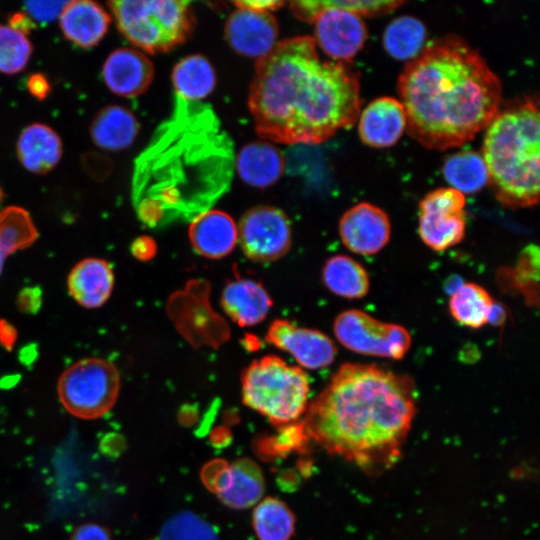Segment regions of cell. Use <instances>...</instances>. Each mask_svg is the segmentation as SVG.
Listing matches in <instances>:
<instances>
[{
	"mask_svg": "<svg viewBox=\"0 0 540 540\" xmlns=\"http://www.w3.org/2000/svg\"><path fill=\"white\" fill-rule=\"evenodd\" d=\"M17 306L23 313H37L42 306V290L36 286L23 288L17 296Z\"/></svg>",
	"mask_w": 540,
	"mask_h": 540,
	"instance_id": "cell-36",
	"label": "cell"
},
{
	"mask_svg": "<svg viewBox=\"0 0 540 540\" xmlns=\"http://www.w3.org/2000/svg\"><path fill=\"white\" fill-rule=\"evenodd\" d=\"M466 199L451 187L428 192L419 202L418 232L430 249L441 252L459 244L466 233Z\"/></svg>",
	"mask_w": 540,
	"mask_h": 540,
	"instance_id": "cell-10",
	"label": "cell"
},
{
	"mask_svg": "<svg viewBox=\"0 0 540 540\" xmlns=\"http://www.w3.org/2000/svg\"><path fill=\"white\" fill-rule=\"evenodd\" d=\"M241 393L243 403L273 425L295 424L309 405L310 381L300 367L267 355L244 369Z\"/></svg>",
	"mask_w": 540,
	"mask_h": 540,
	"instance_id": "cell-5",
	"label": "cell"
},
{
	"mask_svg": "<svg viewBox=\"0 0 540 540\" xmlns=\"http://www.w3.org/2000/svg\"><path fill=\"white\" fill-rule=\"evenodd\" d=\"M67 1H27L25 2V14L31 20L40 23H47L55 18H59Z\"/></svg>",
	"mask_w": 540,
	"mask_h": 540,
	"instance_id": "cell-35",
	"label": "cell"
},
{
	"mask_svg": "<svg viewBox=\"0 0 540 540\" xmlns=\"http://www.w3.org/2000/svg\"><path fill=\"white\" fill-rule=\"evenodd\" d=\"M494 304L485 288L468 282L452 292L448 307L452 318L460 325L479 329L489 322Z\"/></svg>",
	"mask_w": 540,
	"mask_h": 540,
	"instance_id": "cell-27",
	"label": "cell"
},
{
	"mask_svg": "<svg viewBox=\"0 0 540 540\" xmlns=\"http://www.w3.org/2000/svg\"><path fill=\"white\" fill-rule=\"evenodd\" d=\"M415 414L411 377L374 364L345 363L294 427L298 439L374 473L397 462Z\"/></svg>",
	"mask_w": 540,
	"mask_h": 540,
	"instance_id": "cell-2",
	"label": "cell"
},
{
	"mask_svg": "<svg viewBox=\"0 0 540 540\" xmlns=\"http://www.w3.org/2000/svg\"><path fill=\"white\" fill-rule=\"evenodd\" d=\"M70 296L81 306L99 308L110 298L114 273L110 263L101 258H85L74 265L67 277Z\"/></svg>",
	"mask_w": 540,
	"mask_h": 540,
	"instance_id": "cell-20",
	"label": "cell"
},
{
	"mask_svg": "<svg viewBox=\"0 0 540 540\" xmlns=\"http://www.w3.org/2000/svg\"><path fill=\"white\" fill-rule=\"evenodd\" d=\"M131 248L133 255L141 260L148 259L154 251L153 242L147 237H141L135 240Z\"/></svg>",
	"mask_w": 540,
	"mask_h": 540,
	"instance_id": "cell-41",
	"label": "cell"
},
{
	"mask_svg": "<svg viewBox=\"0 0 540 540\" xmlns=\"http://www.w3.org/2000/svg\"><path fill=\"white\" fill-rule=\"evenodd\" d=\"M538 263H539V251L536 246L530 245L526 247L520 255L517 265L511 271V280L513 287L519 289L524 294H528L527 297L533 303L531 295L533 296V289L537 292L538 284ZM537 299V297L534 295Z\"/></svg>",
	"mask_w": 540,
	"mask_h": 540,
	"instance_id": "cell-34",
	"label": "cell"
},
{
	"mask_svg": "<svg viewBox=\"0 0 540 540\" xmlns=\"http://www.w3.org/2000/svg\"><path fill=\"white\" fill-rule=\"evenodd\" d=\"M38 231L29 212L20 206L0 210V251L6 257L30 247Z\"/></svg>",
	"mask_w": 540,
	"mask_h": 540,
	"instance_id": "cell-31",
	"label": "cell"
},
{
	"mask_svg": "<svg viewBox=\"0 0 540 540\" xmlns=\"http://www.w3.org/2000/svg\"><path fill=\"white\" fill-rule=\"evenodd\" d=\"M266 340L289 353L300 366L311 370L326 368L337 354V347L328 335L283 319L270 325Z\"/></svg>",
	"mask_w": 540,
	"mask_h": 540,
	"instance_id": "cell-13",
	"label": "cell"
},
{
	"mask_svg": "<svg viewBox=\"0 0 540 540\" xmlns=\"http://www.w3.org/2000/svg\"><path fill=\"white\" fill-rule=\"evenodd\" d=\"M4 258H5V256H4L3 253L0 251V275H1V273H2L3 266H4Z\"/></svg>",
	"mask_w": 540,
	"mask_h": 540,
	"instance_id": "cell-43",
	"label": "cell"
},
{
	"mask_svg": "<svg viewBox=\"0 0 540 540\" xmlns=\"http://www.w3.org/2000/svg\"><path fill=\"white\" fill-rule=\"evenodd\" d=\"M403 1H320L290 2L293 14L314 23V41L333 61L347 62L362 49L367 28L362 17L384 15Z\"/></svg>",
	"mask_w": 540,
	"mask_h": 540,
	"instance_id": "cell-6",
	"label": "cell"
},
{
	"mask_svg": "<svg viewBox=\"0 0 540 540\" xmlns=\"http://www.w3.org/2000/svg\"><path fill=\"white\" fill-rule=\"evenodd\" d=\"M27 87L30 94L39 100L46 98L50 92L48 80L40 73L33 74L29 77Z\"/></svg>",
	"mask_w": 540,
	"mask_h": 540,
	"instance_id": "cell-38",
	"label": "cell"
},
{
	"mask_svg": "<svg viewBox=\"0 0 540 540\" xmlns=\"http://www.w3.org/2000/svg\"><path fill=\"white\" fill-rule=\"evenodd\" d=\"M64 36L82 48L97 45L106 35L111 16L99 3L90 0L67 1L60 16Z\"/></svg>",
	"mask_w": 540,
	"mask_h": 540,
	"instance_id": "cell-19",
	"label": "cell"
},
{
	"mask_svg": "<svg viewBox=\"0 0 540 540\" xmlns=\"http://www.w3.org/2000/svg\"><path fill=\"white\" fill-rule=\"evenodd\" d=\"M236 169L247 184L265 188L276 183L285 169L281 151L268 141H254L241 148Z\"/></svg>",
	"mask_w": 540,
	"mask_h": 540,
	"instance_id": "cell-23",
	"label": "cell"
},
{
	"mask_svg": "<svg viewBox=\"0 0 540 540\" xmlns=\"http://www.w3.org/2000/svg\"><path fill=\"white\" fill-rule=\"evenodd\" d=\"M397 90L409 136L446 150L486 129L502 100V86L478 50L456 35L428 43L407 62Z\"/></svg>",
	"mask_w": 540,
	"mask_h": 540,
	"instance_id": "cell-3",
	"label": "cell"
},
{
	"mask_svg": "<svg viewBox=\"0 0 540 540\" xmlns=\"http://www.w3.org/2000/svg\"><path fill=\"white\" fill-rule=\"evenodd\" d=\"M9 25L12 28L26 35L35 27V23L25 13H16L12 15V17L9 20Z\"/></svg>",
	"mask_w": 540,
	"mask_h": 540,
	"instance_id": "cell-42",
	"label": "cell"
},
{
	"mask_svg": "<svg viewBox=\"0 0 540 540\" xmlns=\"http://www.w3.org/2000/svg\"><path fill=\"white\" fill-rule=\"evenodd\" d=\"M322 280L333 294L347 299L363 298L370 288L366 269L346 255H335L326 260Z\"/></svg>",
	"mask_w": 540,
	"mask_h": 540,
	"instance_id": "cell-26",
	"label": "cell"
},
{
	"mask_svg": "<svg viewBox=\"0 0 540 540\" xmlns=\"http://www.w3.org/2000/svg\"><path fill=\"white\" fill-rule=\"evenodd\" d=\"M188 234L193 249L210 259L227 256L238 241L235 221L220 210H207L197 215L189 226Z\"/></svg>",
	"mask_w": 540,
	"mask_h": 540,
	"instance_id": "cell-18",
	"label": "cell"
},
{
	"mask_svg": "<svg viewBox=\"0 0 540 540\" xmlns=\"http://www.w3.org/2000/svg\"><path fill=\"white\" fill-rule=\"evenodd\" d=\"M221 305L230 319L244 327L263 321L272 306V300L260 283L247 278H236L225 285Z\"/></svg>",
	"mask_w": 540,
	"mask_h": 540,
	"instance_id": "cell-21",
	"label": "cell"
},
{
	"mask_svg": "<svg viewBox=\"0 0 540 540\" xmlns=\"http://www.w3.org/2000/svg\"><path fill=\"white\" fill-rule=\"evenodd\" d=\"M333 330L344 347L367 356L400 360L412 344L411 335L405 327L379 321L358 309L340 313L335 318Z\"/></svg>",
	"mask_w": 540,
	"mask_h": 540,
	"instance_id": "cell-9",
	"label": "cell"
},
{
	"mask_svg": "<svg viewBox=\"0 0 540 540\" xmlns=\"http://www.w3.org/2000/svg\"><path fill=\"white\" fill-rule=\"evenodd\" d=\"M202 479L222 503L235 509L255 505L264 492L261 469L250 459L214 460L203 468Z\"/></svg>",
	"mask_w": 540,
	"mask_h": 540,
	"instance_id": "cell-12",
	"label": "cell"
},
{
	"mask_svg": "<svg viewBox=\"0 0 540 540\" xmlns=\"http://www.w3.org/2000/svg\"><path fill=\"white\" fill-rule=\"evenodd\" d=\"M172 84L178 100L198 102L213 91L216 84L215 70L206 57L189 55L174 66Z\"/></svg>",
	"mask_w": 540,
	"mask_h": 540,
	"instance_id": "cell-25",
	"label": "cell"
},
{
	"mask_svg": "<svg viewBox=\"0 0 540 540\" xmlns=\"http://www.w3.org/2000/svg\"><path fill=\"white\" fill-rule=\"evenodd\" d=\"M237 228L241 248L253 261H275L290 249V222L276 207L260 205L249 209Z\"/></svg>",
	"mask_w": 540,
	"mask_h": 540,
	"instance_id": "cell-11",
	"label": "cell"
},
{
	"mask_svg": "<svg viewBox=\"0 0 540 540\" xmlns=\"http://www.w3.org/2000/svg\"><path fill=\"white\" fill-rule=\"evenodd\" d=\"M248 106L263 140L319 144L358 119L359 75L321 59L313 37L288 38L257 60Z\"/></svg>",
	"mask_w": 540,
	"mask_h": 540,
	"instance_id": "cell-1",
	"label": "cell"
},
{
	"mask_svg": "<svg viewBox=\"0 0 540 540\" xmlns=\"http://www.w3.org/2000/svg\"><path fill=\"white\" fill-rule=\"evenodd\" d=\"M139 128V123L130 110L119 105H108L95 115L90 134L99 148L120 151L134 142Z\"/></svg>",
	"mask_w": 540,
	"mask_h": 540,
	"instance_id": "cell-24",
	"label": "cell"
},
{
	"mask_svg": "<svg viewBox=\"0 0 540 540\" xmlns=\"http://www.w3.org/2000/svg\"><path fill=\"white\" fill-rule=\"evenodd\" d=\"M233 3L238 8H247L270 13L284 5V2L282 1L273 0L235 1Z\"/></svg>",
	"mask_w": 540,
	"mask_h": 540,
	"instance_id": "cell-39",
	"label": "cell"
},
{
	"mask_svg": "<svg viewBox=\"0 0 540 540\" xmlns=\"http://www.w3.org/2000/svg\"><path fill=\"white\" fill-rule=\"evenodd\" d=\"M426 28L416 17L401 15L385 28L382 43L392 58L400 61L415 59L425 47Z\"/></svg>",
	"mask_w": 540,
	"mask_h": 540,
	"instance_id": "cell-28",
	"label": "cell"
},
{
	"mask_svg": "<svg viewBox=\"0 0 540 540\" xmlns=\"http://www.w3.org/2000/svg\"><path fill=\"white\" fill-rule=\"evenodd\" d=\"M108 5L123 36L150 54L182 44L193 29L189 1L116 0Z\"/></svg>",
	"mask_w": 540,
	"mask_h": 540,
	"instance_id": "cell-7",
	"label": "cell"
},
{
	"mask_svg": "<svg viewBox=\"0 0 540 540\" xmlns=\"http://www.w3.org/2000/svg\"><path fill=\"white\" fill-rule=\"evenodd\" d=\"M102 77L114 94L132 98L149 88L154 77V66L141 50L118 48L105 60Z\"/></svg>",
	"mask_w": 540,
	"mask_h": 540,
	"instance_id": "cell-16",
	"label": "cell"
},
{
	"mask_svg": "<svg viewBox=\"0 0 540 540\" xmlns=\"http://www.w3.org/2000/svg\"><path fill=\"white\" fill-rule=\"evenodd\" d=\"M442 172L451 188L463 195L480 191L488 184V172L482 155L465 150L446 158Z\"/></svg>",
	"mask_w": 540,
	"mask_h": 540,
	"instance_id": "cell-29",
	"label": "cell"
},
{
	"mask_svg": "<svg viewBox=\"0 0 540 540\" xmlns=\"http://www.w3.org/2000/svg\"><path fill=\"white\" fill-rule=\"evenodd\" d=\"M161 540H216V534L209 524L186 513L166 524Z\"/></svg>",
	"mask_w": 540,
	"mask_h": 540,
	"instance_id": "cell-33",
	"label": "cell"
},
{
	"mask_svg": "<svg viewBox=\"0 0 540 540\" xmlns=\"http://www.w3.org/2000/svg\"><path fill=\"white\" fill-rule=\"evenodd\" d=\"M120 375L105 359H81L62 372L57 394L64 409L74 417L94 420L106 415L117 401Z\"/></svg>",
	"mask_w": 540,
	"mask_h": 540,
	"instance_id": "cell-8",
	"label": "cell"
},
{
	"mask_svg": "<svg viewBox=\"0 0 540 540\" xmlns=\"http://www.w3.org/2000/svg\"><path fill=\"white\" fill-rule=\"evenodd\" d=\"M17 155L22 166L35 174L51 171L62 156V141L59 135L46 124L33 123L19 135Z\"/></svg>",
	"mask_w": 540,
	"mask_h": 540,
	"instance_id": "cell-22",
	"label": "cell"
},
{
	"mask_svg": "<svg viewBox=\"0 0 540 540\" xmlns=\"http://www.w3.org/2000/svg\"><path fill=\"white\" fill-rule=\"evenodd\" d=\"M339 235L342 243L351 252L373 255L388 244L391 223L381 208L369 202H361L342 215Z\"/></svg>",
	"mask_w": 540,
	"mask_h": 540,
	"instance_id": "cell-14",
	"label": "cell"
},
{
	"mask_svg": "<svg viewBox=\"0 0 540 540\" xmlns=\"http://www.w3.org/2000/svg\"><path fill=\"white\" fill-rule=\"evenodd\" d=\"M539 131L537 102L499 111L486 128L482 158L496 199L509 208L532 207L539 200Z\"/></svg>",
	"mask_w": 540,
	"mask_h": 540,
	"instance_id": "cell-4",
	"label": "cell"
},
{
	"mask_svg": "<svg viewBox=\"0 0 540 540\" xmlns=\"http://www.w3.org/2000/svg\"><path fill=\"white\" fill-rule=\"evenodd\" d=\"M69 540H112L109 530L97 523L87 522L77 526Z\"/></svg>",
	"mask_w": 540,
	"mask_h": 540,
	"instance_id": "cell-37",
	"label": "cell"
},
{
	"mask_svg": "<svg viewBox=\"0 0 540 540\" xmlns=\"http://www.w3.org/2000/svg\"><path fill=\"white\" fill-rule=\"evenodd\" d=\"M358 133L362 142L374 148L393 146L406 130V115L401 102L379 97L359 114Z\"/></svg>",
	"mask_w": 540,
	"mask_h": 540,
	"instance_id": "cell-17",
	"label": "cell"
},
{
	"mask_svg": "<svg viewBox=\"0 0 540 540\" xmlns=\"http://www.w3.org/2000/svg\"><path fill=\"white\" fill-rule=\"evenodd\" d=\"M32 54V44L27 35L0 24V72L16 74L22 71Z\"/></svg>",
	"mask_w": 540,
	"mask_h": 540,
	"instance_id": "cell-32",
	"label": "cell"
},
{
	"mask_svg": "<svg viewBox=\"0 0 540 540\" xmlns=\"http://www.w3.org/2000/svg\"><path fill=\"white\" fill-rule=\"evenodd\" d=\"M17 339V330L5 319H0V344L11 351Z\"/></svg>",
	"mask_w": 540,
	"mask_h": 540,
	"instance_id": "cell-40",
	"label": "cell"
},
{
	"mask_svg": "<svg viewBox=\"0 0 540 540\" xmlns=\"http://www.w3.org/2000/svg\"><path fill=\"white\" fill-rule=\"evenodd\" d=\"M224 31L234 51L257 60L274 49L279 33L272 13L238 7L228 17Z\"/></svg>",
	"mask_w": 540,
	"mask_h": 540,
	"instance_id": "cell-15",
	"label": "cell"
},
{
	"mask_svg": "<svg viewBox=\"0 0 540 540\" xmlns=\"http://www.w3.org/2000/svg\"><path fill=\"white\" fill-rule=\"evenodd\" d=\"M252 524L259 540H289L294 532L295 517L284 502L267 497L255 507Z\"/></svg>",
	"mask_w": 540,
	"mask_h": 540,
	"instance_id": "cell-30",
	"label": "cell"
}]
</instances>
